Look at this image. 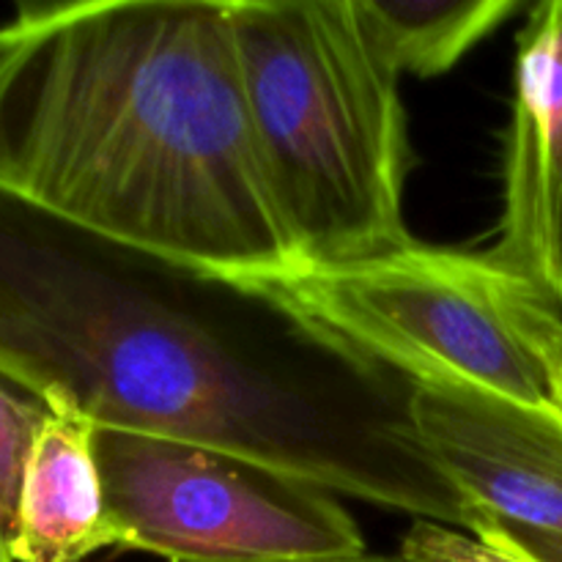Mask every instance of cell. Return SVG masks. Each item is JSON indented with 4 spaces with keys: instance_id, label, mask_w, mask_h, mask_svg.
<instances>
[{
    "instance_id": "cell-14",
    "label": "cell",
    "mask_w": 562,
    "mask_h": 562,
    "mask_svg": "<svg viewBox=\"0 0 562 562\" xmlns=\"http://www.w3.org/2000/svg\"><path fill=\"white\" fill-rule=\"evenodd\" d=\"M554 409L562 412V346L558 355V366H554Z\"/></svg>"
},
{
    "instance_id": "cell-3",
    "label": "cell",
    "mask_w": 562,
    "mask_h": 562,
    "mask_svg": "<svg viewBox=\"0 0 562 562\" xmlns=\"http://www.w3.org/2000/svg\"><path fill=\"white\" fill-rule=\"evenodd\" d=\"M247 124L300 269L412 245L401 71L366 0H231Z\"/></svg>"
},
{
    "instance_id": "cell-8",
    "label": "cell",
    "mask_w": 562,
    "mask_h": 562,
    "mask_svg": "<svg viewBox=\"0 0 562 562\" xmlns=\"http://www.w3.org/2000/svg\"><path fill=\"white\" fill-rule=\"evenodd\" d=\"M22 467L5 554L11 562H86L121 549L97 461V426L77 406L47 398Z\"/></svg>"
},
{
    "instance_id": "cell-15",
    "label": "cell",
    "mask_w": 562,
    "mask_h": 562,
    "mask_svg": "<svg viewBox=\"0 0 562 562\" xmlns=\"http://www.w3.org/2000/svg\"><path fill=\"white\" fill-rule=\"evenodd\" d=\"M0 562H11V560H9V554H5L3 543H0Z\"/></svg>"
},
{
    "instance_id": "cell-9",
    "label": "cell",
    "mask_w": 562,
    "mask_h": 562,
    "mask_svg": "<svg viewBox=\"0 0 562 562\" xmlns=\"http://www.w3.org/2000/svg\"><path fill=\"white\" fill-rule=\"evenodd\" d=\"M398 71L437 77L519 14V0H366Z\"/></svg>"
},
{
    "instance_id": "cell-1",
    "label": "cell",
    "mask_w": 562,
    "mask_h": 562,
    "mask_svg": "<svg viewBox=\"0 0 562 562\" xmlns=\"http://www.w3.org/2000/svg\"><path fill=\"white\" fill-rule=\"evenodd\" d=\"M0 371L97 428L247 456L464 530L417 384L267 285L121 245L0 190Z\"/></svg>"
},
{
    "instance_id": "cell-13",
    "label": "cell",
    "mask_w": 562,
    "mask_h": 562,
    "mask_svg": "<svg viewBox=\"0 0 562 562\" xmlns=\"http://www.w3.org/2000/svg\"><path fill=\"white\" fill-rule=\"evenodd\" d=\"M318 562H412L406 560L404 554H398V558H382V554H355V558H335V560H318Z\"/></svg>"
},
{
    "instance_id": "cell-11",
    "label": "cell",
    "mask_w": 562,
    "mask_h": 562,
    "mask_svg": "<svg viewBox=\"0 0 562 562\" xmlns=\"http://www.w3.org/2000/svg\"><path fill=\"white\" fill-rule=\"evenodd\" d=\"M49 404L14 376L0 371V543L5 549L22 467Z\"/></svg>"
},
{
    "instance_id": "cell-12",
    "label": "cell",
    "mask_w": 562,
    "mask_h": 562,
    "mask_svg": "<svg viewBox=\"0 0 562 562\" xmlns=\"http://www.w3.org/2000/svg\"><path fill=\"white\" fill-rule=\"evenodd\" d=\"M503 530L538 562H562V538L543 536V532L532 530H516V527H505Z\"/></svg>"
},
{
    "instance_id": "cell-4",
    "label": "cell",
    "mask_w": 562,
    "mask_h": 562,
    "mask_svg": "<svg viewBox=\"0 0 562 562\" xmlns=\"http://www.w3.org/2000/svg\"><path fill=\"white\" fill-rule=\"evenodd\" d=\"M256 283L415 384L554 406L562 316L483 256L423 247Z\"/></svg>"
},
{
    "instance_id": "cell-2",
    "label": "cell",
    "mask_w": 562,
    "mask_h": 562,
    "mask_svg": "<svg viewBox=\"0 0 562 562\" xmlns=\"http://www.w3.org/2000/svg\"><path fill=\"white\" fill-rule=\"evenodd\" d=\"M0 190L234 278L300 269L223 0L22 3L0 25Z\"/></svg>"
},
{
    "instance_id": "cell-6",
    "label": "cell",
    "mask_w": 562,
    "mask_h": 562,
    "mask_svg": "<svg viewBox=\"0 0 562 562\" xmlns=\"http://www.w3.org/2000/svg\"><path fill=\"white\" fill-rule=\"evenodd\" d=\"M412 409L420 442L472 508L562 538V412L464 384H417Z\"/></svg>"
},
{
    "instance_id": "cell-5",
    "label": "cell",
    "mask_w": 562,
    "mask_h": 562,
    "mask_svg": "<svg viewBox=\"0 0 562 562\" xmlns=\"http://www.w3.org/2000/svg\"><path fill=\"white\" fill-rule=\"evenodd\" d=\"M121 549L168 562H318L366 552L333 492L247 456L97 428Z\"/></svg>"
},
{
    "instance_id": "cell-7",
    "label": "cell",
    "mask_w": 562,
    "mask_h": 562,
    "mask_svg": "<svg viewBox=\"0 0 562 562\" xmlns=\"http://www.w3.org/2000/svg\"><path fill=\"white\" fill-rule=\"evenodd\" d=\"M486 256L562 316V0L530 5L516 36L503 214Z\"/></svg>"
},
{
    "instance_id": "cell-10",
    "label": "cell",
    "mask_w": 562,
    "mask_h": 562,
    "mask_svg": "<svg viewBox=\"0 0 562 562\" xmlns=\"http://www.w3.org/2000/svg\"><path fill=\"white\" fill-rule=\"evenodd\" d=\"M401 554L412 562H538L481 508H472L464 530L415 521L404 536Z\"/></svg>"
}]
</instances>
